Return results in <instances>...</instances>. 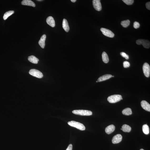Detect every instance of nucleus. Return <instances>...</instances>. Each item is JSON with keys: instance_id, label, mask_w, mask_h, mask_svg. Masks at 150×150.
Returning a JSON list of instances; mask_svg holds the SVG:
<instances>
[{"instance_id": "f257e3e1", "label": "nucleus", "mask_w": 150, "mask_h": 150, "mask_svg": "<svg viewBox=\"0 0 150 150\" xmlns=\"http://www.w3.org/2000/svg\"><path fill=\"white\" fill-rule=\"evenodd\" d=\"M68 124L70 126L75 127L77 129L81 130H84L85 129V127L84 125L81 123L77 122L71 121L68 122Z\"/></svg>"}, {"instance_id": "f03ea898", "label": "nucleus", "mask_w": 150, "mask_h": 150, "mask_svg": "<svg viewBox=\"0 0 150 150\" xmlns=\"http://www.w3.org/2000/svg\"><path fill=\"white\" fill-rule=\"evenodd\" d=\"M123 100L122 96L119 95H115L110 96L107 98L108 101L110 103H116Z\"/></svg>"}, {"instance_id": "7ed1b4c3", "label": "nucleus", "mask_w": 150, "mask_h": 150, "mask_svg": "<svg viewBox=\"0 0 150 150\" xmlns=\"http://www.w3.org/2000/svg\"><path fill=\"white\" fill-rule=\"evenodd\" d=\"M72 112L73 114L82 116H90L92 114L91 111L85 110H74Z\"/></svg>"}, {"instance_id": "20e7f679", "label": "nucleus", "mask_w": 150, "mask_h": 150, "mask_svg": "<svg viewBox=\"0 0 150 150\" xmlns=\"http://www.w3.org/2000/svg\"><path fill=\"white\" fill-rule=\"evenodd\" d=\"M29 74L31 75L38 78H41L43 77V73L38 70L32 69L30 70Z\"/></svg>"}, {"instance_id": "39448f33", "label": "nucleus", "mask_w": 150, "mask_h": 150, "mask_svg": "<svg viewBox=\"0 0 150 150\" xmlns=\"http://www.w3.org/2000/svg\"><path fill=\"white\" fill-rule=\"evenodd\" d=\"M143 69L145 75L147 77H149L150 76V67L149 64L145 63L143 65Z\"/></svg>"}, {"instance_id": "423d86ee", "label": "nucleus", "mask_w": 150, "mask_h": 150, "mask_svg": "<svg viewBox=\"0 0 150 150\" xmlns=\"http://www.w3.org/2000/svg\"><path fill=\"white\" fill-rule=\"evenodd\" d=\"M101 31L103 34L106 36L110 38H113L114 36V34L110 30L104 28H101Z\"/></svg>"}, {"instance_id": "0eeeda50", "label": "nucleus", "mask_w": 150, "mask_h": 150, "mask_svg": "<svg viewBox=\"0 0 150 150\" xmlns=\"http://www.w3.org/2000/svg\"><path fill=\"white\" fill-rule=\"evenodd\" d=\"M93 7L96 10L100 11L102 9V6L100 0H93Z\"/></svg>"}, {"instance_id": "6e6552de", "label": "nucleus", "mask_w": 150, "mask_h": 150, "mask_svg": "<svg viewBox=\"0 0 150 150\" xmlns=\"http://www.w3.org/2000/svg\"><path fill=\"white\" fill-rule=\"evenodd\" d=\"M122 139V136L120 134H118L113 136L112 142L113 144H116L120 142Z\"/></svg>"}, {"instance_id": "1a4fd4ad", "label": "nucleus", "mask_w": 150, "mask_h": 150, "mask_svg": "<svg viewBox=\"0 0 150 150\" xmlns=\"http://www.w3.org/2000/svg\"><path fill=\"white\" fill-rule=\"evenodd\" d=\"M141 105L143 109L146 111H150V105L147 102L143 100L141 102Z\"/></svg>"}, {"instance_id": "9d476101", "label": "nucleus", "mask_w": 150, "mask_h": 150, "mask_svg": "<svg viewBox=\"0 0 150 150\" xmlns=\"http://www.w3.org/2000/svg\"><path fill=\"white\" fill-rule=\"evenodd\" d=\"M21 4L24 5L32 6L33 7H35L36 6L35 3L31 0H23L22 1Z\"/></svg>"}, {"instance_id": "9b49d317", "label": "nucleus", "mask_w": 150, "mask_h": 150, "mask_svg": "<svg viewBox=\"0 0 150 150\" xmlns=\"http://www.w3.org/2000/svg\"><path fill=\"white\" fill-rule=\"evenodd\" d=\"M46 23L52 27H54L55 26V22L54 18L51 16H50L47 18Z\"/></svg>"}, {"instance_id": "f8f14e48", "label": "nucleus", "mask_w": 150, "mask_h": 150, "mask_svg": "<svg viewBox=\"0 0 150 150\" xmlns=\"http://www.w3.org/2000/svg\"><path fill=\"white\" fill-rule=\"evenodd\" d=\"M115 127L114 125H111L107 127L105 130V131L107 134H110L115 131Z\"/></svg>"}, {"instance_id": "ddd939ff", "label": "nucleus", "mask_w": 150, "mask_h": 150, "mask_svg": "<svg viewBox=\"0 0 150 150\" xmlns=\"http://www.w3.org/2000/svg\"><path fill=\"white\" fill-rule=\"evenodd\" d=\"M46 38V36L45 35H43L38 42L39 45L42 48H44L45 46V41Z\"/></svg>"}, {"instance_id": "4468645a", "label": "nucleus", "mask_w": 150, "mask_h": 150, "mask_svg": "<svg viewBox=\"0 0 150 150\" xmlns=\"http://www.w3.org/2000/svg\"><path fill=\"white\" fill-rule=\"evenodd\" d=\"M112 75L110 74H106L100 77L98 79V82H101L106 80L112 77Z\"/></svg>"}, {"instance_id": "2eb2a0df", "label": "nucleus", "mask_w": 150, "mask_h": 150, "mask_svg": "<svg viewBox=\"0 0 150 150\" xmlns=\"http://www.w3.org/2000/svg\"><path fill=\"white\" fill-rule=\"evenodd\" d=\"M62 27L63 29L66 32H68L70 30V27L68 25V21L65 19H63L62 22Z\"/></svg>"}, {"instance_id": "dca6fc26", "label": "nucleus", "mask_w": 150, "mask_h": 150, "mask_svg": "<svg viewBox=\"0 0 150 150\" xmlns=\"http://www.w3.org/2000/svg\"><path fill=\"white\" fill-rule=\"evenodd\" d=\"M28 61L33 64H37L39 60L34 56H29L28 58Z\"/></svg>"}, {"instance_id": "f3484780", "label": "nucleus", "mask_w": 150, "mask_h": 150, "mask_svg": "<svg viewBox=\"0 0 150 150\" xmlns=\"http://www.w3.org/2000/svg\"><path fill=\"white\" fill-rule=\"evenodd\" d=\"M122 130L125 132H129L131 130V127L126 124L123 125L122 126Z\"/></svg>"}, {"instance_id": "a211bd4d", "label": "nucleus", "mask_w": 150, "mask_h": 150, "mask_svg": "<svg viewBox=\"0 0 150 150\" xmlns=\"http://www.w3.org/2000/svg\"><path fill=\"white\" fill-rule=\"evenodd\" d=\"M102 56L103 62L106 63H108L109 61V59L106 53L105 52H103L102 55Z\"/></svg>"}, {"instance_id": "6ab92c4d", "label": "nucleus", "mask_w": 150, "mask_h": 150, "mask_svg": "<svg viewBox=\"0 0 150 150\" xmlns=\"http://www.w3.org/2000/svg\"><path fill=\"white\" fill-rule=\"evenodd\" d=\"M122 114L126 115H129L132 114L131 110L130 108H126L123 110L122 111Z\"/></svg>"}, {"instance_id": "aec40b11", "label": "nucleus", "mask_w": 150, "mask_h": 150, "mask_svg": "<svg viewBox=\"0 0 150 150\" xmlns=\"http://www.w3.org/2000/svg\"><path fill=\"white\" fill-rule=\"evenodd\" d=\"M142 130L145 134L148 135L149 133V128L147 124L143 125L142 127Z\"/></svg>"}, {"instance_id": "412c9836", "label": "nucleus", "mask_w": 150, "mask_h": 150, "mask_svg": "<svg viewBox=\"0 0 150 150\" xmlns=\"http://www.w3.org/2000/svg\"><path fill=\"white\" fill-rule=\"evenodd\" d=\"M145 48H149L150 47V43L149 41L147 40L143 39L142 44Z\"/></svg>"}, {"instance_id": "4be33fe9", "label": "nucleus", "mask_w": 150, "mask_h": 150, "mask_svg": "<svg viewBox=\"0 0 150 150\" xmlns=\"http://www.w3.org/2000/svg\"><path fill=\"white\" fill-rule=\"evenodd\" d=\"M14 13L13 11H10L7 12L5 13L3 16V18L4 20H6L9 16L11 15Z\"/></svg>"}, {"instance_id": "5701e85b", "label": "nucleus", "mask_w": 150, "mask_h": 150, "mask_svg": "<svg viewBox=\"0 0 150 150\" xmlns=\"http://www.w3.org/2000/svg\"><path fill=\"white\" fill-rule=\"evenodd\" d=\"M130 23V20H128L121 22V24L123 27L126 28L129 25Z\"/></svg>"}, {"instance_id": "b1692460", "label": "nucleus", "mask_w": 150, "mask_h": 150, "mask_svg": "<svg viewBox=\"0 0 150 150\" xmlns=\"http://www.w3.org/2000/svg\"><path fill=\"white\" fill-rule=\"evenodd\" d=\"M122 1L128 5H132L134 1L133 0H123Z\"/></svg>"}, {"instance_id": "393cba45", "label": "nucleus", "mask_w": 150, "mask_h": 150, "mask_svg": "<svg viewBox=\"0 0 150 150\" xmlns=\"http://www.w3.org/2000/svg\"><path fill=\"white\" fill-rule=\"evenodd\" d=\"M120 54L123 57L125 58L126 60L129 59V56L128 55L124 52H121L120 53Z\"/></svg>"}, {"instance_id": "a878e982", "label": "nucleus", "mask_w": 150, "mask_h": 150, "mask_svg": "<svg viewBox=\"0 0 150 150\" xmlns=\"http://www.w3.org/2000/svg\"><path fill=\"white\" fill-rule=\"evenodd\" d=\"M123 67L125 68H127L129 67L130 64L129 62L126 61L123 63Z\"/></svg>"}, {"instance_id": "bb28decb", "label": "nucleus", "mask_w": 150, "mask_h": 150, "mask_svg": "<svg viewBox=\"0 0 150 150\" xmlns=\"http://www.w3.org/2000/svg\"><path fill=\"white\" fill-rule=\"evenodd\" d=\"M140 26V23L137 22H135L134 24H133V27L135 29H137V28H139Z\"/></svg>"}, {"instance_id": "cd10ccee", "label": "nucleus", "mask_w": 150, "mask_h": 150, "mask_svg": "<svg viewBox=\"0 0 150 150\" xmlns=\"http://www.w3.org/2000/svg\"><path fill=\"white\" fill-rule=\"evenodd\" d=\"M143 39H138L136 41V44L138 45L142 44Z\"/></svg>"}, {"instance_id": "c85d7f7f", "label": "nucleus", "mask_w": 150, "mask_h": 150, "mask_svg": "<svg viewBox=\"0 0 150 150\" xmlns=\"http://www.w3.org/2000/svg\"><path fill=\"white\" fill-rule=\"evenodd\" d=\"M146 7L148 10H150V2H148L146 3Z\"/></svg>"}, {"instance_id": "c756f323", "label": "nucleus", "mask_w": 150, "mask_h": 150, "mask_svg": "<svg viewBox=\"0 0 150 150\" xmlns=\"http://www.w3.org/2000/svg\"><path fill=\"white\" fill-rule=\"evenodd\" d=\"M73 148L72 145L70 144L66 150H72Z\"/></svg>"}, {"instance_id": "7c9ffc66", "label": "nucleus", "mask_w": 150, "mask_h": 150, "mask_svg": "<svg viewBox=\"0 0 150 150\" xmlns=\"http://www.w3.org/2000/svg\"><path fill=\"white\" fill-rule=\"evenodd\" d=\"M71 1L73 3H75L76 2V0H71Z\"/></svg>"}, {"instance_id": "2f4dec72", "label": "nucleus", "mask_w": 150, "mask_h": 150, "mask_svg": "<svg viewBox=\"0 0 150 150\" xmlns=\"http://www.w3.org/2000/svg\"><path fill=\"white\" fill-rule=\"evenodd\" d=\"M37 1H42V0H37Z\"/></svg>"}, {"instance_id": "473e14b6", "label": "nucleus", "mask_w": 150, "mask_h": 150, "mask_svg": "<svg viewBox=\"0 0 150 150\" xmlns=\"http://www.w3.org/2000/svg\"><path fill=\"white\" fill-rule=\"evenodd\" d=\"M140 150H143V149H141Z\"/></svg>"}, {"instance_id": "72a5a7b5", "label": "nucleus", "mask_w": 150, "mask_h": 150, "mask_svg": "<svg viewBox=\"0 0 150 150\" xmlns=\"http://www.w3.org/2000/svg\"><path fill=\"white\" fill-rule=\"evenodd\" d=\"M114 76H112V77H114Z\"/></svg>"}, {"instance_id": "f704fd0d", "label": "nucleus", "mask_w": 150, "mask_h": 150, "mask_svg": "<svg viewBox=\"0 0 150 150\" xmlns=\"http://www.w3.org/2000/svg\"><path fill=\"white\" fill-rule=\"evenodd\" d=\"M98 82V81H96V82Z\"/></svg>"}, {"instance_id": "c9c22d12", "label": "nucleus", "mask_w": 150, "mask_h": 150, "mask_svg": "<svg viewBox=\"0 0 150 150\" xmlns=\"http://www.w3.org/2000/svg\"><path fill=\"white\" fill-rule=\"evenodd\" d=\"M121 130H122V129H121Z\"/></svg>"}]
</instances>
